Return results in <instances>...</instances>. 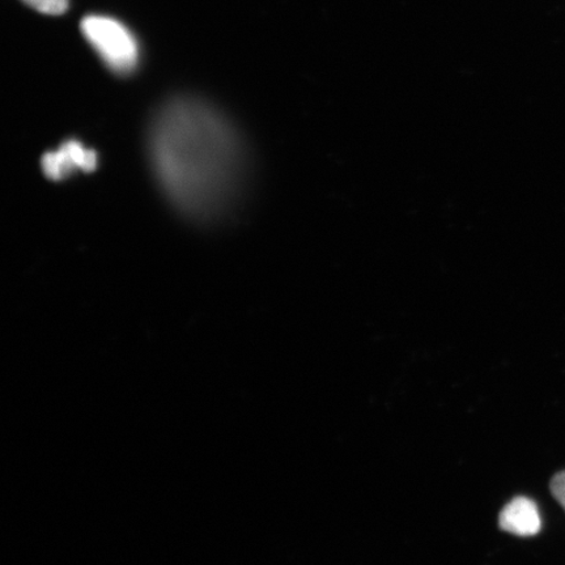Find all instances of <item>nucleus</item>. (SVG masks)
<instances>
[{
	"label": "nucleus",
	"mask_w": 565,
	"mask_h": 565,
	"mask_svg": "<svg viewBox=\"0 0 565 565\" xmlns=\"http://www.w3.org/2000/svg\"><path fill=\"white\" fill-rule=\"evenodd\" d=\"M551 492H553V497L559 501V504L564 508L565 511V471L556 475L553 480H551Z\"/></svg>",
	"instance_id": "6"
},
{
	"label": "nucleus",
	"mask_w": 565,
	"mask_h": 565,
	"mask_svg": "<svg viewBox=\"0 0 565 565\" xmlns=\"http://www.w3.org/2000/svg\"><path fill=\"white\" fill-rule=\"evenodd\" d=\"M81 30L113 74L130 75L139 66V41L122 21L106 15H88L82 20Z\"/></svg>",
	"instance_id": "2"
},
{
	"label": "nucleus",
	"mask_w": 565,
	"mask_h": 565,
	"mask_svg": "<svg viewBox=\"0 0 565 565\" xmlns=\"http://www.w3.org/2000/svg\"><path fill=\"white\" fill-rule=\"evenodd\" d=\"M21 2L49 17L63 15L70 7V0H21Z\"/></svg>",
	"instance_id": "5"
},
{
	"label": "nucleus",
	"mask_w": 565,
	"mask_h": 565,
	"mask_svg": "<svg viewBox=\"0 0 565 565\" xmlns=\"http://www.w3.org/2000/svg\"><path fill=\"white\" fill-rule=\"evenodd\" d=\"M96 166V153L75 140L67 141L58 151L47 153L42 159V168L52 180L67 179L76 171H92Z\"/></svg>",
	"instance_id": "3"
},
{
	"label": "nucleus",
	"mask_w": 565,
	"mask_h": 565,
	"mask_svg": "<svg viewBox=\"0 0 565 565\" xmlns=\"http://www.w3.org/2000/svg\"><path fill=\"white\" fill-rule=\"evenodd\" d=\"M154 173L183 214L212 221L228 212L245 181L242 138L221 111L194 97L162 105L150 130Z\"/></svg>",
	"instance_id": "1"
},
{
	"label": "nucleus",
	"mask_w": 565,
	"mask_h": 565,
	"mask_svg": "<svg viewBox=\"0 0 565 565\" xmlns=\"http://www.w3.org/2000/svg\"><path fill=\"white\" fill-rule=\"evenodd\" d=\"M499 525L504 532L514 535L532 536L539 534L542 529L539 507L527 498H515L501 511Z\"/></svg>",
	"instance_id": "4"
}]
</instances>
